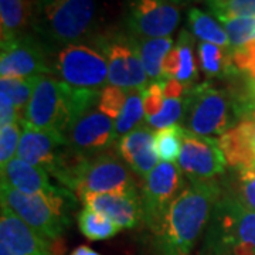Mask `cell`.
<instances>
[{"mask_svg": "<svg viewBox=\"0 0 255 255\" xmlns=\"http://www.w3.org/2000/svg\"><path fill=\"white\" fill-rule=\"evenodd\" d=\"M172 1H176V3H187V1H193V0H172Z\"/></svg>", "mask_w": 255, "mask_h": 255, "instance_id": "obj_40", "label": "cell"}, {"mask_svg": "<svg viewBox=\"0 0 255 255\" xmlns=\"http://www.w3.org/2000/svg\"><path fill=\"white\" fill-rule=\"evenodd\" d=\"M143 117L146 115L145 108H143V100H142V91L140 90H129L125 108L119 115V118L115 121L117 136H125L127 133L139 128V124L142 122Z\"/></svg>", "mask_w": 255, "mask_h": 255, "instance_id": "obj_28", "label": "cell"}, {"mask_svg": "<svg viewBox=\"0 0 255 255\" xmlns=\"http://www.w3.org/2000/svg\"><path fill=\"white\" fill-rule=\"evenodd\" d=\"M180 13L170 0H130L128 26L139 38L170 37Z\"/></svg>", "mask_w": 255, "mask_h": 255, "instance_id": "obj_12", "label": "cell"}, {"mask_svg": "<svg viewBox=\"0 0 255 255\" xmlns=\"http://www.w3.org/2000/svg\"><path fill=\"white\" fill-rule=\"evenodd\" d=\"M184 112V98L177 100H164V105L162 111L150 118H146V124L150 129H164V128L179 125L183 119Z\"/></svg>", "mask_w": 255, "mask_h": 255, "instance_id": "obj_31", "label": "cell"}, {"mask_svg": "<svg viewBox=\"0 0 255 255\" xmlns=\"http://www.w3.org/2000/svg\"><path fill=\"white\" fill-rule=\"evenodd\" d=\"M26 9L23 0H0V31L1 43L23 36Z\"/></svg>", "mask_w": 255, "mask_h": 255, "instance_id": "obj_25", "label": "cell"}, {"mask_svg": "<svg viewBox=\"0 0 255 255\" xmlns=\"http://www.w3.org/2000/svg\"><path fill=\"white\" fill-rule=\"evenodd\" d=\"M54 71L61 81L74 88L100 92L108 78V61L98 50L82 43H74L58 51Z\"/></svg>", "mask_w": 255, "mask_h": 255, "instance_id": "obj_7", "label": "cell"}, {"mask_svg": "<svg viewBox=\"0 0 255 255\" xmlns=\"http://www.w3.org/2000/svg\"><path fill=\"white\" fill-rule=\"evenodd\" d=\"M100 94L78 90L64 81L40 75L21 125L67 137L74 124L91 110L95 102L98 104Z\"/></svg>", "mask_w": 255, "mask_h": 255, "instance_id": "obj_2", "label": "cell"}, {"mask_svg": "<svg viewBox=\"0 0 255 255\" xmlns=\"http://www.w3.org/2000/svg\"><path fill=\"white\" fill-rule=\"evenodd\" d=\"M237 199L247 209L255 211V170L243 169L240 170Z\"/></svg>", "mask_w": 255, "mask_h": 255, "instance_id": "obj_34", "label": "cell"}, {"mask_svg": "<svg viewBox=\"0 0 255 255\" xmlns=\"http://www.w3.org/2000/svg\"><path fill=\"white\" fill-rule=\"evenodd\" d=\"M193 48V34L182 30L176 46H173L164 60L162 80H176L189 85L197 78V64L194 60Z\"/></svg>", "mask_w": 255, "mask_h": 255, "instance_id": "obj_20", "label": "cell"}, {"mask_svg": "<svg viewBox=\"0 0 255 255\" xmlns=\"http://www.w3.org/2000/svg\"><path fill=\"white\" fill-rule=\"evenodd\" d=\"M1 206H6L44 240H58L68 219L65 214V199L50 200L43 196H33L1 186Z\"/></svg>", "mask_w": 255, "mask_h": 255, "instance_id": "obj_6", "label": "cell"}, {"mask_svg": "<svg viewBox=\"0 0 255 255\" xmlns=\"http://www.w3.org/2000/svg\"><path fill=\"white\" fill-rule=\"evenodd\" d=\"M78 227L84 237L91 241H102L117 236L122 228L100 211L84 207L78 214Z\"/></svg>", "mask_w": 255, "mask_h": 255, "instance_id": "obj_24", "label": "cell"}, {"mask_svg": "<svg viewBox=\"0 0 255 255\" xmlns=\"http://www.w3.org/2000/svg\"><path fill=\"white\" fill-rule=\"evenodd\" d=\"M70 255H101V254L100 253H97V251H94V250L90 248V247L80 246V247H77V248H75Z\"/></svg>", "mask_w": 255, "mask_h": 255, "instance_id": "obj_37", "label": "cell"}, {"mask_svg": "<svg viewBox=\"0 0 255 255\" xmlns=\"http://www.w3.org/2000/svg\"><path fill=\"white\" fill-rule=\"evenodd\" d=\"M51 71L46 51L36 38L20 36L1 43V78H33Z\"/></svg>", "mask_w": 255, "mask_h": 255, "instance_id": "obj_11", "label": "cell"}, {"mask_svg": "<svg viewBox=\"0 0 255 255\" xmlns=\"http://www.w3.org/2000/svg\"><path fill=\"white\" fill-rule=\"evenodd\" d=\"M197 57L200 70L209 78L231 74L236 68L230 48L227 50L211 43L200 41L197 44Z\"/></svg>", "mask_w": 255, "mask_h": 255, "instance_id": "obj_22", "label": "cell"}, {"mask_svg": "<svg viewBox=\"0 0 255 255\" xmlns=\"http://www.w3.org/2000/svg\"><path fill=\"white\" fill-rule=\"evenodd\" d=\"M1 186H7L26 194L43 196L50 200L65 199L70 194L53 186L46 170L26 163L18 157H14L1 167Z\"/></svg>", "mask_w": 255, "mask_h": 255, "instance_id": "obj_17", "label": "cell"}, {"mask_svg": "<svg viewBox=\"0 0 255 255\" xmlns=\"http://www.w3.org/2000/svg\"><path fill=\"white\" fill-rule=\"evenodd\" d=\"M70 145L84 155H91L107 149L115 140V121L101 111L87 112L68 132Z\"/></svg>", "mask_w": 255, "mask_h": 255, "instance_id": "obj_16", "label": "cell"}, {"mask_svg": "<svg viewBox=\"0 0 255 255\" xmlns=\"http://www.w3.org/2000/svg\"><path fill=\"white\" fill-rule=\"evenodd\" d=\"M221 197L214 180L191 183L166 210L152 233L163 255H189Z\"/></svg>", "mask_w": 255, "mask_h": 255, "instance_id": "obj_1", "label": "cell"}, {"mask_svg": "<svg viewBox=\"0 0 255 255\" xmlns=\"http://www.w3.org/2000/svg\"><path fill=\"white\" fill-rule=\"evenodd\" d=\"M163 84L164 100H177L184 98L189 91V87L186 84L176 81V80H160Z\"/></svg>", "mask_w": 255, "mask_h": 255, "instance_id": "obj_36", "label": "cell"}, {"mask_svg": "<svg viewBox=\"0 0 255 255\" xmlns=\"http://www.w3.org/2000/svg\"><path fill=\"white\" fill-rule=\"evenodd\" d=\"M118 150L128 166L143 179L159 164L155 133L150 128L139 127L125 136L119 137Z\"/></svg>", "mask_w": 255, "mask_h": 255, "instance_id": "obj_19", "label": "cell"}, {"mask_svg": "<svg viewBox=\"0 0 255 255\" xmlns=\"http://www.w3.org/2000/svg\"><path fill=\"white\" fill-rule=\"evenodd\" d=\"M21 124L20 114L9 97L0 92V127H7L13 124Z\"/></svg>", "mask_w": 255, "mask_h": 255, "instance_id": "obj_35", "label": "cell"}, {"mask_svg": "<svg viewBox=\"0 0 255 255\" xmlns=\"http://www.w3.org/2000/svg\"><path fill=\"white\" fill-rule=\"evenodd\" d=\"M182 169L179 164L160 162L147 174L142 186L143 221L150 231L160 223L169 206L182 189Z\"/></svg>", "mask_w": 255, "mask_h": 255, "instance_id": "obj_10", "label": "cell"}, {"mask_svg": "<svg viewBox=\"0 0 255 255\" xmlns=\"http://www.w3.org/2000/svg\"><path fill=\"white\" fill-rule=\"evenodd\" d=\"M54 1H57V0H37L36 13H40L41 10H44L46 7H48L50 4H53Z\"/></svg>", "mask_w": 255, "mask_h": 255, "instance_id": "obj_38", "label": "cell"}, {"mask_svg": "<svg viewBox=\"0 0 255 255\" xmlns=\"http://www.w3.org/2000/svg\"><path fill=\"white\" fill-rule=\"evenodd\" d=\"M142 100H143L146 118L157 115L164 105L163 84H162V81H153L152 84H149L142 91Z\"/></svg>", "mask_w": 255, "mask_h": 255, "instance_id": "obj_33", "label": "cell"}, {"mask_svg": "<svg viewBox=\"0 0 255 255\" xmlns=\"http://www.w3.org/2000/svg\"><path fill=\"white\" fill-rule=\"evenodd\" d=\"M36 28L55 44L70 46L81 40L92 27L94 0H57L37 13Z\"/></svg>", "mask_w": 255, "mask_h": 255, "instance_id": "obj_5", "label": "cell"}, {"mask_svg": "<svg viewBox=\"0 0 255 255\" xmlns=\"http://www.w3.org/2000/svg\"><path fill=\"white\" fill-rule=\"evenodd\" d=\"M0 243L16 255H51L47 240L6 206H1Z\"/></svg>", "mask_w": 255, "mask_h": 255, "instance_id": "obj_18", "label": "cell"}, {"mask_svg": "<svg viewBox=\"0 0 255 255\" xmlns=\"http://www.w3.org/2000/svg\"><path fill=\"white\" fill-rule=\"evenodd\" d=\"M0 255H16L13 251H10L7 247L0 243Z\"/></svg>", "mask_w": 255, "mask_h": 255, "instance_id": "obj_39", "label": "cell"}, {"mask_svg": "<svg viewBox=\"0 0 255 255\" xmlns=\"http://www.w3.org/2000/svg\"><path fill=\"white\" fill-rule=\"evenodd\" d=\"M68 145L70 140L60 133L37 130L23 125L17 157L26 163L51 173L65 146Z\"/></svg>", "mask_w": 255, "mask_h": 255, "instance_id": "obj_14", "label": "cell"}, {"mask_svg": "<svg viewBox=\"0 0 255 255\" xmlns=\"http://www.w3.org/2000/svg\"><path fill=\"white\" fill-rule=\"evenodd\" d=\"M136 189L130 174L118 159L111 153H98L88 157L75 177L73 191L77 197Z\"/></svg>", "mask_w": 255, "mask_h": 255, "instance_id": "obj_8", "label": "cell"}, {"mask_svg": "<svg viewBox=\"0 0 255 255\" xmlns=\"http://www.w3.org/2000/svg\"><path fill=\"white\" fill-rule=\"evenodd\" d=\"M85 207L100 211L122 228H135L143 220V204L136 189L102 194H87L81 199Z\"/></svg>", "mask_w": 255, "mask_h": 255, "instance_id": "obj_15", "label": "cell"}, {"mask_svg": "<svg viewBox=\"0 0 255 255\" xmlns=\"http://www.w3.org/2000/svg\"><path fill=\"white\" fill-rule=\"evenodd\" d=\"M209 7L219 20L255 17V0H207Z\"/></svg>", "mask_w": 255, "mask_h": 255, "instance_id": "obj_29", "label": "cell"}, {"mask_svg": "<svg viewBox=\"0 0 255 255\" xmlns=\"http://www.w3.org/2000/svg\"><path fill=\"white\" fill-rule=\"evenodd\" d=\"M128 95H129V90H124L114 85L105 87L101 91L98 98V111L110 117L111 119L117 121L125 108Z\"/></svg>", "mask_w": 255, "mask_h": 255, "instance_id": "obj_30", "label": "cell"}, {"mask_svg": "<svg viewBox=\"0 0 255 255\" xmlns=\"http://www.w3.org/2000/svg\"><path fill=\"white\" fill-rule=\"evenodd\" d=\"M184 128L182 125L159 129L155 133V149L160 160L173 163L179 159L182 150Z\"/></svg>", "mask_w": 255, "mask_h": 255, "instance_id": "obj_27", "label": "cell"}, {"mask_svg": "<svg viewBox=\"0 0 255 255\" xmlns=\"http://www.w3.org/2000/svg\"><path fill=\"white\" fill-rule=\"evenodd\" d=\"M254 92H255V88H254ZM253 105H254V110H255V98H254V104H253Z\"/></svg>", "mask_w": 255, "mask_h": 255, "instance_id": "obj_41", "label": "cell"}, {"mask_svg": "<svg viewBox=\"0 0 255 255\" xmlns=\"http://www.w3.org/2000/svg\"><path fill=\"white\" fill-rule=\"evenodd\" d=\"M177 164L191 183L209 182L224 172L227 159L220 139L199 136L186 130Z\"/></svg>", "mask_w": 255, "mask_h": 255, "instance_id": "obj_9", "label": "cell"}, {"mask_svg": "<svg viewBox=\"0 0 255 255\" xmlns=\"http://www.w3.org/2000/svg\"><path fill=\"white\" fill-rule=\"evenodd\" d=\"M211 255H255V211L237 197L221 196L209 223Z\"/></svg>", "mask_w": 255, "mask_h": 255, "instance_id": "obj_3", "label": "cell"}, {"mask_svg": "<svg viewBox=\"0 0 255 255\" xmlns=\"http://www.w3.org/2000/svg\"><path fill=\"white\" fill-rule=\"evenodd\" d=\"M23 125L13 124L7 127H0V164L4 167L10 160L14 159L17 155L20 139H21Z\"/></svg>", "mask_w": 255, "mask_h": 255, "instance_id": "obj_32", "label": "cell"}, {"mask_svg": "<svg viewBox=\"0 0 255 255\" xmlns=\"http://www.w3.org/2000/svg\"><path fill=\"white\" fill-rule=\"evenodd\" d=\"M231 102L228 92L209 82L189 88L184 97L182 127L199 136L220 139L231 124V110L237 107Z\"/></svg>", "mask_w": 255, "mask_h": 255, "instance_id": "obj_4", "label": "cell"}, {"mask_svg": "<svg viewBox=\"0 0 255 255\" xmlns=\"http://www.w3.org/2000/svg\"><path fill=\"white\" fill-rule=\"evenodd\" d=\"M189 26L193 36L197 37L200 41L230 48V40L224 26H220L207 13L199 9H191L189 11Z\"/></svg>", "mask_w": 255, "mask_h": 255, "instance_id": "obj_23", "label": "cell"}, {"mask_svg": "<svg viewBox=\"0 0 255 255\" xmlns=\"http://www.w3.org/2000/svg\"><path fill=\"white\" fill-rule=\"evenodd\" d=\"M38 77L33 78H1L0 80V92L6 94L11 102L14 104L16 110L20 114V118L23 122L26 108L33 97L34 87Z\"/></svg>", "mask_w": 255, "mask_h": 255, "instance_id": "obj_26", "label": "cell"}, {"mask_svg": "<svg viewBox=\"0 0 255 255\" xmlns=\"http://www.w3.org/2000/svg\"><path fill=\"white\" fill-rule=\"evenodd\" d=\"M108 61V82L124 90H140L147 87L149 78L137 54L133 40L118 38L105 48Z\"/></svg>", "mask_w": 255, "mask_h": 255, "instance_id": "obj_13", "label": "cell"}, {"mask_svg": "<svg viewBox=\"0 0 255 255\" xmlns=\"http://www.w3.org/2000/svg\"><path fill=\"white\" fill-rule=\"evenodd\" d=\"M135 46L147 78L153 81H160L164 60L170 53V50L173 48V38L172 37L137 38L135 40Z\"/></svg>", "mask_w": 255, "mask_h": 255, "instance_id": "obj_21", "label": "cell"}]
</instances>
